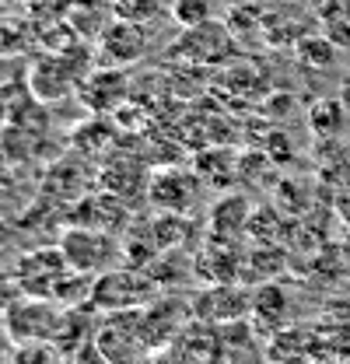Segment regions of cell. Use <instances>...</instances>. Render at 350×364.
Returning <instances> with one entry per match:
<instances>
[{
	"instance_id": "obj_1",
	"label": "cell",
	"mask_w": 350,
	"mask_h": 364,
	"mask_svg": "<svg viewBox=\"0 0 350 364\" xmlns=\"http://www.w3.org/2000/svg\"><path fill=\"white\" fill-rule=\"evenodd\" d=\"M158 298V280L151 273H140V267L127 270H105L95 277V291H91V305L102 312H130L144 309Z\"/></svg>"
},
{
	"instance_id": "obj_2",
	"label": "cell",
	"mask_w": 350,
	"mask_h": 364,
	"mask_svg": "<svg viewBox=\"0 0 350 364\" xmlns=\"http://www.w3.org/2000/svg\"><path fill=\"white\" fill-rule=\"evenodd\" d=\"M95 343L109 358V364H144L151 358V347L140 333V309L105 312L102 326L95 329Z\"/></svg>"
},
{
	"instance_id": "obj_3",
	"label": "cell",
	"mask_w": 350,
	"mask_h": 364,
	"mask_svg": "<svg viewBox=\"0 0 350 364\" xmlns=\"http://www.w3.org/2000/svg\"><path fill=\"white\" fill-rule=\"evenodd\" d=\"M60 252L67 256L70 270L81 273H105L116 263L120 242L105 231V228H91V225H74L60 235Z\"/></svg>"
},
{
	"instance_id": "obj_4",
	"label": "cell",
	"mask_w": 350,
	"mask_h": 364,
	"mask_svg": "<svg viewBox=\"0 0 350 364\" xmlns=\"http://www.w3.org/2000/svg\"><path fill=\"white\" fill-rule=\"evenodd\" d=\"M4 326H7V340H14V343H46V340H56V333L63 326V309L53 298L25 294L4 316Z\"/></svg>"
},
{
	"instance_id": "obj_5",
	"label": "cell",
	"mask_w": 350,
	"mask_h": 364,
	"mask_svg": "<svg viewBox=\"0 0 350 364\" xmlns=\"http://www.w3.org/2000/svg\"><path fill=\"white\" fill-rule=\"evenodd\" d=\"M67 270H70V263L56 245V249H36V252L21 256L18 267H14V277H18V284L28 298H53L56 284L63 280Z\"/></svg>"
},
{
	"instance_id": "obj_6",
	"label": "cell",
	"mask_w": 350,
	"mask_h": 364,
	"mask_svg": "<svg viewBox=\"0 0 350 364\" xmlns=\"http://www.w3.org/2000/svg\"><path fill=\"white\" fill-rule=\"evenodd\" d=\"M169 53L182 56V60H196V63H218V60L235 53V36H231L228 25L211 18V21L196 25V28H182V36L175 39Z\"/></svg>"
},
{
	"instance_id": "obj_7",
	"label": "cell",
	"mask_w": 350,
	"mask_h": 364,
	"mask_svg": "<svg viewBox=\"0 0 350 364\" xmlns=\"http://www.w3.org/2000/svg\"><path fill=\"white\" fill-rule=\"evenodd\" d=\"M249 312H253V298L242 287H235V280L211 284L193 301V316L200 318V322H218V326L242 322V318H249Z\"/></svg>"
},
{
	"instance_id": "obj_8",
	"label": "cell",
	"mask_w": 350,
	"mask_h": 364,
	"mask_svg": "<svg viewBox=\"0 0 350 364\" xmlns=\"http://www.w3.org/2000/svg\"><path fill=\"white\" fill-rule=\"evenodd\" d=\"M88 70L78 63L67 60V53H49V56H39L32 67H28V88L39 102H56L63 98L74 81H81Z\"/></svg>"
},
{
	"instance_id": "obj_9",
	"label": "cell",
	"mask_w": 350,
	"mask_h": 364,
	"mask_svg": "<svg viewBox=\"0 0 350 364\" xmlns=\"http://www.w3.org/2000/svg\"><path fill=\"white\" fill-rule=\"evenodd\" d=\"M127 95H130V81H127L123 67H105V63L98 70H88L81 77V88H78V98L95 116H109L112 109L123 105Z\"/></svg>"
},
{
	"instance_id": "obj_10",
	"label": "cell",
	"mask_w": 350,
	"mask_h": 364,
	"mask_svg": "<svg viewBox=\"0 0 350 364\" xmlns=\"http://www.w3.org/2000/svg\"><path fill=\"white\" fill-rule=\"evenodd\" d=\"M144 53H147L144 25L112 18L98 32V63H105V67H130L137 60H144Z\"/></svg>"
},
{
	"instance_id": "obj_11",
	"label": "cell",
	"mask_w": 350,
	"mask_h": 364,
	"mask_svg": "<svg viewBox=\"0 0 350 364\" xmlns=\"http://www.w3.org/2000/svg\"><path fill=\"white\" fill-rule=\"evenodd\" d=\"M200 193V179L193 172H172L161 168L147 179V200L161 210V214H186L196 203Z\"/></svg>"
},
{
	"instance_id": "obj_12",
	"label": "cell",
	"mask_w": 350,
	"mask_h": 364,
	"mask_svg": "<svg viewBox=\"0 0 350 364\" xmlns=\"http://www.w3.org/2000/svg\"><path fill=\"white\" fill-rule=\"evenodd\" d=\"M179 309L182 305H175V301L161 298V294L151 305L140 309V333H144V340H147L151 350L172 343L175 336H179V329H182V312Z\"/></svg>"
},
{
	"instance_id": "obj_13",
	"label": "cell",
	"mask_w": 350,
	"mask_h": 364,
	"mask_svg": "<svg viewBox=\"0 0 350 364\" xmlns=\"http://www.w3.org/2000/svg\"><path fill=\"white\" fill-rule=\"evenodd\" d=\"M242 267H245V263L231 252V242L211 238V252L203 249V252L196 256V267H193V270L200 273V277H207V284H228V280H238Z\"/></svg>"
},
{
	"instance_id": "obj_14",
	"label": "cell",
	"mask_w": 350,
	"mask_h": 364,
	"mask_svg": "<svg viewBox=\"0 0 350 364\" xmlns=\"http://www.w3.org/2000/svg\"><path fill=\"white\" fill-rule=\"evenodd\" d=\"M249 203L238 200V196H228L221 200L218 207L211 210V238H224V242H235L245 228H249Z\"/></svg>"
},
{
	"instance_id": "obj_15",
	"label": "cell",
	"mask_w": 350,
	"mask_h": 364,
	"mask_svg": "<svg viewBox=\"0 0 350 364\" xmlns=\"http://www.w3.org/2000/svg\"><path fill=\"white\" fill-rule=\"evenodd\" d=\"M305 343L308 336L302 329H280V333L270 336V358L280 364H302L305 361Z\"/></svg>"
},
{
	"instance_id": "obj_16",
	"label": "cell",
	"mask_w": 350,
	"mask_h": 364,
	"mask_svg": "<svg viewBox=\"0 0 350 364\" xmlns=\"http://www.w3.org/2000/svg\"><path fill=\"white\" fill-rule=\"evenodd\" d=\"M161 0H109V11L112 18L120 21H133V25H151L158 14H161Z\"/></svg>"
},
{
	"instance_id": "obj_17",
	"label": "cell",
	"mask_w": 350,
	"mask_h": 364,
	"mask_svg": "<svg viewBox=\"0 0 350 364\" xmlns=\"http://www.w3.org/2000/svg\"><path fill=\"white\" fill-rule=\"evenodd\" d=\"M298 56H302V63L308 67H333V60H336V43L329 39V36H302L298 39Z\"/></svg>"
},
{
	"instance_id": "obj_18",
	"label": "cell",
	"mask_w": 350,
	"mask_h": 364,
	"mask_svg": "<svg viewBox=\"0 0 350 364\" xmlns=\"http://www.w3.org/2000/svg\"><path fill=\"white\" fill-rule=\"evenodd\" d=\"M169 11L179 28H196V25L211 21V0H172Z\"/></svg>"
},
{
	"instance_id": "obj_19",
	"label": "cell",
	"mask_w": 350,
	"mask_h": 364,
	"mask_svg": "<svg viewBox=\"0 0 350 364\" xmlns=\"http://www.w3.org/2000/svg\"><path fill=\"white\" fill-rule=\"evenodd\" d=\"M340 127H344L340 102H319V105H312V130L315 134L333 136V134H340Z\"/></svg>"
},
{
	"instance_id": "obj_20",
	"label": "cell",
	"mask_w": 350,
	"mask_h": 364,
	"mask_svg": "<svg viewBox=\"0 0 350 364\" xmlns=\"http://www.w3.org/2000/svg\"><path fill=\"white\" fill-rule=\"evenodd\" d=\"M21 298H25V291H21L18 277L14 273H0V316H7Z\"/></svg>"
},
{
	"instance_id": "obj_21",
	"label": "cell",
	"mask_w": 350,
	"mask_h": 364,
	"mask_svg": "<svg viewBox=\"0 0 350 364\" xmlns=\"http://www.w3.org/2000/svg\"><path fill=\"white\" fill-rule=\"evenodd\" d=\"M70 364H109V358L98 350V343H95V336H91L78 350H70Z\"/></svg>"
},
{
	"instance_id": "obj_22",
	"label": "cell",
	"mask_w": 350,
	"mask_h": 364,
	"mask_svg": "<svg viewBox=\"0 0 350 364\" xmlns=\"http://www.w3.org/2000/svg\"><path fill=\"white\" fill-rule=\"evenodd\" d=\"M0 364H7V350H4V343H0Z\"/></svg>"
},
{
	"instance_id": "obj_23",
	"label": "cell",
	"mask_w": 350,
	"mask_h": 364,
	"mask_svg": "<svg viewBox=\"0 0 350 364\" xmlns=\"http://www.w3.org/2000/svg\"><path fill=\"white\" fill-rule=\"evenodd\" d=\"M161 4H172V0H161Z\"/></svg>"
}]
</instances>
